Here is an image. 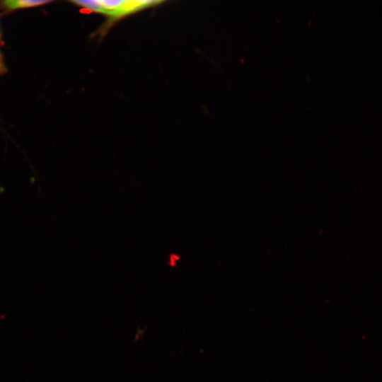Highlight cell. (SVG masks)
<instances>
[{"mask_svg": "<svg viewBox=\"0 0 382 382\" xmlns=\"http://www.w3.org/2000/svg\"><path fill=\"white\" fill-rule=\"evenodd\" d=\"M50 1H32V0H20V1H6L4 2L6 7L9 9H16L20 8H28L35 6H39L49 3Z\"/></svg>", "mask_w": 382, "mask_h": 382, "instance_id": "obj_1", "label": "cell"}, {"mask_svg": "<svg viewBox=\"0 0 382 382\" xmlns=\"http://www.w3.org/2000/svg\"><path fill=\"white\" fill-rule=\"evenodd\" d=\"M74 4H76L82 7L90 9L92 11L102 13L103 8L99 3V1L97 0H85V1H71Z\"/></svg>", "mask_w": 382, "mask_h": 382, "instance_id": "obj_2", "label": "cell"}, {"mask_svg": "<svg viewBox=\"0 0 382 382\" xmlns=\"http://www.w3.org/2000/svg\"><path fill=\"white\" fill-rule=\"evenodd\" d=\"M3 69V66L0 60V71Z\"/></svg>", "mask_w": 382, "mask_h": 382, "instance_id": "obj_3", "label": "cell"}]
</instances>
